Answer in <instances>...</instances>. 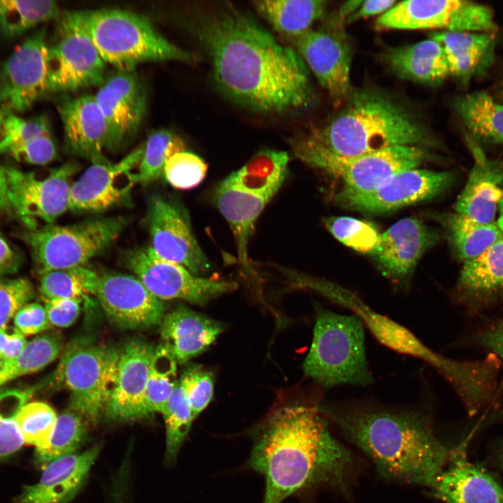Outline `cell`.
I'll return each mask as SVG.
<instances>
[{
  "instance_id": "obj_42",
  "label": "cell",
  "mask_w": 503,
  "mask_h": 503,
  "mask_svg": "<svg viewBox=\"0 0 503 503\" xmlns=\"http://www.w3.org/2000/svg\"><path fill=\"white\" fill-rule=\"evenodd\" d=\"M98 273L83 266L48 272L40 278V292L44 300L57 298L81 299L92 294Z\"/></svg>"
},
{
  "instance_id": "obj_21",
  "label": "cell",
  "mask_w": 503,
  "mask_h": 503,
  "mask_svg": "<svg viewBox=\"0 0 503 503\" xmlns=\"http://www.w3.org/2000/svg\"><path fill=\"white\" fill-rule=\"evenodd\" d=\"M144 152L139 147L116 163H94L72 184L69 208L75 212H99L122 202L136 184L133 167Z\"/></svg>"
},
{
  "instance_id": "obj_26",
  "label": "cell",
  "mask_w": 503,
  "mask_h": 503,
  "mask_svg": "<svg viewBox=\"0 0 503 503\" xmlns=\"http://www.w3.org/2000/svg\"><path fill=\"white\" fill-rule=\"evenodd\" d=\"M465 139L473 166L455 202V211L481 223H495L503 196V161L487 156L480 145L467 135Z\"/></svg>"
},
{
  "instance_id": "obj_39",
  "label": "cell",
  "mask_w": 503,
  "mask_h": 503,
  "mask_svg": "<svg viewBox=\"0 0 503 503\" xmlns=\"http://www.w3.org/2000/svg\"><path fill=\"white\" fill-rule=\"evenodd\" d=\"M50 135H52L51 123L46 115L24 118L17 114L4 112L0 131V154H7L15 159L41 138Z\"/></svg>"
},
{
  "instance_id": "obj_60",
  "label": "cell",
  "mask_w": 503,
  "mask_h": 503,
  "mask_svg": "<svg viewBox=\"0 0 503 503\" xmlns=\"http://www.w3.org/2000/svg\"><path fill=\"white\" fill-rule=\"evenodd\" d=\"M497 461L503 472V442L500 443L497 450Z\"/></svg>"
},
{
  "instance_id": "obj_9",
  "label": "cell",
  "mask_w": 503,
  "mask_h": 503,
  "mask_svg": "<svg viewBox=\"0 0 503 503\" xmlns=\"http://www.w3.org/2000/svg\"><path fill=\"white\" fill-rule=\"evenodd\" d=\"M127 224L122 217H99L67 226L29 229L27 242L38 275L83 266L104 251Z\"/></svg>"
},
{
  "instance_id": "obj_18",
  "label": "cell",
  "mask_w": 503,
  "mask_h": 503,
  "mask_svg": "<svg viewBox=\"0 0 503 503\" xmlns=\"http://www.w3.org/2000/svg\"><path fill=\"white\" fill-rule=\"evenodd\" d=\"M453 179L452 172L412 168L395 173L369 191L342 189L335 201L347 209L384 213L435 197L447 189Z\"/></svg>"
},
{
  "instance_id": "obj_22",
  "label": "cell",
  "mask_w": 503,
  "mask_h": 503,
  "mask_svg": "<svg viewBox=\"0 0 503 503\" xmlns=\"http://www.w3.org/2000/svg\"><path fill=\"white\" fill-rule=\"evenodd\" d=\"M94 96L108 125L109 150L117 149L136 134L143 122L145 88L133 71H118L104 81Z\"/></svg>"
},
{
  "instance_id": "obj_2",
  "label": "cell",
  "mask_w": 503,
  "mask_h": 503,
  "mask_svg": "<svg viewBox=\"0 0 503 503\" xmlns=\"http://www.w3.org/2000/svg\"><path fill=\"white\" fill-rule=\"evenodd\" d=\"M321 414L319 407L285 406L254 430L247 465L265 477L263 503H282L317 484H344L351 455L331 435Z\"/></svg>"
},
{
  "instance_id": "obj_38",
  "label": "cell",
  "mask_w": 503,
  "mask_h": 503,
  "mask_svg": "<svg viewBox=\"0 0 503 503\" xmlns=\"http://www.w3.org/2000/svg\"><path fill=\"white\" fill-rule=\"evenodd\" d=\"M63 341L57 333L35 337L17 358L4 363L0 369V387L20 376L38 372L53 362L60 354Z\"/></svg>"
},
{
  "instance_id": "obj_29",
  "label": "cell",
  "mask_w": 503,
  "mask_h": 503,
  "mask_svg": "<svg viewBox=\"0 0 503 503\" xmlns=\"http://www.w3.org/2000/svg\"><path fill=\"white\" fill-rule=\"evenodd\" d=\"M224 330V325L187 307L166 314L160 323L163 345L177 363L201 354Z\"/></svg>"
},
{
  "instance_id": "obj_16",
  "label": "cell",
  "mask_w": 503,
  "mask_h": 503,
  "mask_svg": "<svg viewBox=\"0 0 503 503\" xmlns=\"http://www.w3.org/2000/svg\"><path fill=\"white\" fill-rule=\"evenodd\" d=\"M45 36L36 31L0 63V110L18 114L50 93Z\"/></svg>"
},
{
  "instance_id": "obj_1",
  "label": "cell",
  "mask_w": 503,
  "mask_h": 503,
  "mask_svg": "<svg viewBox=\"0 0 503 503\" xmlns=\"http://www.w3.org/2000/svg\"><path fill=\"white\" fill-rule=\"evenodd\" d=\"M197 35L214 82L235 103L261 114L304 109L314 100L308 68L253 17L227 4L207 9Z\"/></svg>"
},
{
  "instance_id": "obj_11",
  "label": "cell",
  "mask_w": 503,
  "mask_h": 503,
  "mask_svg": "<svg viewBox=\"0 0 503 503\" xmlns=\"http://www.w3.org/2000/svg\"><path fill=\"white\" fill-rule=\"evenodd\" d=\"M58 17L56 40L48 46L50 92L102 85L106 64L85 28L80 11L64 12Z\"/></svg>"
},
{
  "instance_id": "obj_15",
  "label": "cell",
  "mask_w": 503,
  "mask_h": 503,
  "mask_svg": "<svg viewBox=\"0 0 503 503\" xmlns=\"http://www.w3.org/2000/svg\"><path fill=\"white\" fill-rule=\"evenodd\" d=\"M338 304L358 316L365 327L383 345L429 364L453 386L455 391L463 390L471 382L474 374L472 362L453 360L433 351L409 329L373 310L349 291L340 297Z\"/></svg>"
},
{
  "instance_id": "obj_14",
  "label": "cell",
  "mask_w": 503,
  "mask_h": 503,
  "mask_svg": "<svg viewBox=\"0 0 503 503\" xmlns=\"http://www.w3.org/2000/svg\"><path fill=\"white\" fill-rule=\"evenodd\" d=\"M78 168L73 162L45 172L5 168L11 210L29 229L39 220L53 223L69 208L71 179Z\"/></svg>"
},
{
  "instance_id": "obj_57",
  "label": "cell",
  "mask_w": 503,
  "mask_h": 503,
  "mask_svg": "<svg viewBox=\"0 0 503 503\" xmlns=\"http://www.w3.org/2000/svg\"><path fill=\"white\" fill-rule=\"evenodd\" d=\"M363 1L351 0L346 1L340 8L337 17L342 21L353 15L360 6Z\"/></svg>"
},
{
  "instance_id": "obj_30",
  "label": "cell",
  "mask_w": 503,
  "mask_h": 503,
  "mask_svg": "<svg viewBox=\"0 0 503 503\" xmlns=\"http://www.w3.org/2000/svg\"><path fill=\"white\" fill-rule=\"evenodd\" d=\"M430 38L441 45L451 75L463 85L485 75L494 63L495 33L441 31L432 33Z\"/></svg>"
},
{
  "instance_id": "obj_58",
  "label": "cell",
  "mask_w": 503,
  "mask_h": 503,
  "mask_svg": "<svg viewBox=\"0 0 503 503\" xmlns=\"http://www.w3.org/2000/svg\"><path fill=\"white\" fill-rule=\"evenodd\" d=\"M496 224L503 235V196L499 204L498 216Z\"/></svg>"
},
{
  "instance_id": "obj_31",
  "label": "cell",
  "mask_w": 503,
  "mask_h": 503,
  "mask_svg": "<svg viewBox=\"0 0 503 503\" xmlns=\"http://www.w3.org/2000/svg\"><path fill=\"white\" fill-rule=\"evenodd\" d=\"M456 291L460 301L472 311L503 293V235L479 255L464 262Z\"/></svg>"
},
{
  "instance_id": "obj_56",
  "label": "cell",
  "mask_w": 503,
  "mask_h": 503,
  "mask_svg": "<svg viewBox=\"0 0 503 503\" xmlns=\"http://www.w3.org/2000/svg\"><path fill=\"white\" fill-rule=\"evenodd\" d=\"M11 210L8 196L6 168L0 166V212Z\"/></svg>"
},
{
  "instance_id": "obj_7",
  "label": "cell",
  "mask_w": 503,
  "mask_h": 503,
  "mask_svg": "<svg viewBox=\"0 0 503 503\" xmlns=\"http://www.w3.org/2000/svg\"><path fill=\"white\" fill-rule=\"evenodd\" d=\"M101 58L118 71L139 64L169 60L195 62L198 57L163 37L146 17L119 8L80 10Z\"/></svg>"
},
{
  "instance_id": "obj_6",
  "label": "cell",
  "mask_w": 503,
  "mask_h": 503,
  "mask_svg": "<svg viewBox=\"0 0 503 503\" xmlns=\"http://www.w3.org/2000/svg\"><path fill=\"white\" fill-rule=\"evenodd\" d=\"M302 368L306 376L326 389L371 384L374 379L367 360L361 319L317 304L312 342Z\"/></svg>"
},
{
  "instance_id": "obj_27",
  "label": "cell",
  "mask_w": 503,
  "mask_h": 503,
  "mask_svg": "<svg viewBox=\"0 0 503 503\" xmlns=\"http://www.w3.org/2000/svg\"><path fill=\"white\" fill-rule=\"evenodd\" d=\"M437 240V234L421 220L407 217L381 234L379 244L371 254L386 276L402 281Z\"/></svg>"
},
{
  "instance_id": "obj_10",
  "label": "cell",
  "mask_w": 503,
  "mask_h": 503,
  "mask_svg": "<svg viewBox=\"0 0 503 503\" xmlns=\"http://www.w3.org/2000/svg\"><path fill=\"white\" fill-rule=\"evenodd\" d=\"M296 158L308 166L342 180L343 189L365 192L395 173L420 166L428 154L423 147L395 146L376 152L344 156L302 140H289Z\"/></svg>"
},
{
  "instance_id": "obj_19",
  "label": "cell",
  "mask_w": 503,
  "mask_h": 503,
  "mask_svg": "<svg viewBox=\"0 0 503 503\" xmlns=\"http://www.w3.org/2000/svg\"><path fill=\"white\" fill-rule=\"evenodd\" d=\"M147 224L150 247L159 256L184 266L196 275L210 270V262L182 207L159 196H152L148 202Z\"/></svg>"
},
{
  "instance_id": "obj_32",
  "label": "cell",
  "mask_w": 503,
  "mask_h": 503,
  "mask_svg": "<svg viewBox=\"0 0 503 503\" xmlns=\"http://www.w3.org/2000/svg\"><path fill=\"white\" fill-rule=\"evenodd\" d=\"M384 61L398 77L418 83L437 85L451 75L441 45L429 38L416 43L386 49Z\"/></svg>"
},
{
  "instance_id": "obj_13",
  "label": "cell",
  "mask_w": 503,
  "mask_h": 503,
  "mask_svg": "<svg viewBox=\"0 0 503 503\" xmlns=\"http://www.w3.org/2000/svg\"><path fill=\"white\" fill-rule=\"evenodd\" d=\"M124 263L150 292L163 301L179 299L203 306L238 287L234 281L196 275L161 257L150 247L129 252Z\"/></svg>"
},
{
  "instance_id": "obj_4",
  "label": "cell",
  "mask_w": 503,
  "mask_h": 503,
  "mask_svg": "<svg viewBox=\"0 0 503 503\" xmlns=\"http://www.w3.org/2000/svg\"><path fill=\"white\" fill-rule=\"evenodd\" d=\"M323 127L297 136L334 154L354 156L395 146L431 145L429 129L411 110L374 89H352Z\"/></svg>"
},
{
  "instance_id": "obj_34",
  "label": "cell",
  "mask_w": 503,
  "mask_h": 503,
  "mask_svg": "<svg viewBox=\"0 0 503 503\" xmlns=\"http://www.w3.org/2000/svg\"><path fill=\"white\" fill-rule=\"evenodd\" d=\"M327 3L323 0H264L255 1L253 6L277 32L295 40L323 17Z\"/></svg>"
},
{
  "instance_id": "obj_41",
  "label": "cell",
  "mask_w": 503,
  "mask_h": 503,
  "mask_svg": "<svg viewBox=\"0 0 503 503\" xmlns=\"http://www.w3.org/2000/svg\"><path fill=\"white\" fill-rule=\"evenodd\" d=\"M177 361L163 344L156 347L145 388V404L150 415L161 414L178 380Z\"/></svg>"
},
{
  "instance_id": "obj_55",
  "label": "cell",
  "mask_w": 503,
  "mask_h": 503,
  "mask_svg": "<svg viewBox=\"0 0 503 503\" xmlns=\"http://www.w3.org/2000/svg\"><path fill=\"white\" fill-rule=\"evenodd\" d=\"M21 265V258L0 235V275L16 272Z\"/></svg>"
},
{
  "instance_id": "obj_37",
  "label": "cell",
  "mask_w": 503,
  "mask_h": 503,
  "mask_svg": "<svg viewBox=\"0 0 503 503\" xmlns=\"http://www.w3.org/2000/svg\"><path fill=\"white\" fill-rule=\"evenodd\" d=\"M60 14L54 1L0 0V34L7 38L18 37Z\"/></svg>"
},
{
  "instance_id": "obj_45",
  "label": "cell",
  "mask_w": 503,
  "mask_h": 503,
  "mask_svg": "<svg viewBox=\"0 0 503 503\" xmlns=\"http://www.w3.org/2000/svg\"><path fill=\"white\" fill-rule=\"evenodd\" d=\"M54 409L44 402H27L17 416V423L24 443L35 450L45 448L54 430L57 418Z\"/></svg>"
},
{
  "instance_id": "obj_28",
  "label": "cell",
  "mask_w": 503,
  "mask_h": 503,
  "mask_svg": "<svg viewBox=\"0 0 503 503\" xmlns=\"http://www.w3.org/2000/svg\"><path fill=\"white\" fill-rule=\"evenodd\" d=\"M99 451L100 446L94 445L50 462L39 481L23 487L13 503H68L86 483Z\"/></svg>"
},
{
  "instance_id": "obj_46",
  "label": "cell",
  "mask_w": 503,
  "mask_h": 503,
  "mask_svg": "<svg viewBox=\"0 0 503 503\" xmlns=\"http://www.w3.org/2000/svg\"><path fill=\"white\" fill-rule=\"evenodd\" d=\"M324 224L340 242L362 253L372 254L377 247L381 233L372 224L350 217L325 219Z\"/></svg>"
},
{
  "instance_id": "obj_40",
  "label": "cell",
  "mask_w": 503,
  "mask_h": 503,
  "mask_svg": "<svg viewBox=\"0 0 503 503\" xmlns=\"http://www.w3.org/2000/svg\"><path fill=\"white\" fill-rule=\"evenodd\" d=\"M185 150L182 139L168 129L156 130L148 136L138 170L134 173L136 184H147L163 176L167 161Z\"/></svg>"
},
{
  "instance_id": "obj_49",
  "label": "cell",
  "mask_w": 503,
  "mask_h": 503,
  "mask_svg": "<svg viewBox=\"0 0 503 503\" xmlns=\"http://www.w3.org/2000/svg\"><path fill=\"white\" fill-rule=\"evenodd\" d=\"M34 296L33 285L25 278L0 279V329L8 326L17 312Z\"/></svg>"
},
{
  "instance_id": "obj_20",
  "label": "cell",
  "mask_w": 503,
  "mask_h": 503,
  "mask_svg": "<svg viewBox=\"0 0 503 503\" xmlns=\"http://www.w3.org/2000/svg\"><path fill=\"white\" fill-rule=\"evenodd\" d=\"M92 295L97 298L111 322L121 328H149L160 325L165 315L163 300L134 276L99 274Z\"/></svg>"
},
{
  "instance_id": "obj_23",
  "label": "cell",
  "mask_w": 503,
  "mask_h": 503,
  "mask_svg": "<svg viewBox=\"0 0 503 503\" xmlns=\"http://www.w3.org/2000/svg\"><path fill=\"white\" fill-rule=\"evenodd\" d=\"M155 348L133 339L119 349L116 384L105 411L108 418L128 422L150 416L145 396Z\"/></svg>"
},
{
  "instance_id": "obj_25",
  "label": "cell",
  "mask_w": 503,
  "mask_h": 503,
  "mask_svg": "<svg viewBox=\"0 0 503 503\" xmlns=\"http://www.w3.org/2000/svg\"><path fill=\"white\" fill-rule=\"evenodd\" d=\"M57 110L66 150L92 163L107 161L103 151L110 147L109 131L94 95L61 99Z\"/></svg>"
},
{
  "instance_id": "obj_5",
  "label": "cell",
  "mask_w": 503,
  "mask_h": 503,
  "mask_svg": "<svg viewBox=\"0 0 503 503\" xmlns=\"http://www.w3.org/2000/svg\"><path fill=\"white\" fill-rule=\"evenodd\" d=\"M289 161L286 152L261 151L214 189V202L229 224L246 272H253L248 246L256 221L285 181Z\"/></svg>"
},
{
  "instance_id": "obj_54",
  "label": "cell",
  "mask_w": 503,
  "mask_h": 503,
  "mask_svg": "<svg viewBox=\"0 0 503 503\" xmlns=\"http://www.w3.org/2000/svg\"><path fill=\"white\" fill-rule=\"evenodd\" d=\"M398 1L395 0H367L363 1L359 8L346 20L347 22H351L360 19L382 15Z\"/></svg>"
},
{
  "instance_id": "obj_35",
  "label": "cell",
  "mask_w": 503,
  "mask_h": 503,
  "mask_svg": "<svg viewBox=\"0 0 503 503\" xmlns=\"http://www.w3.org/2000/svg\"><path fill=\"white\" fill-rule=\"evenodd\" d=\"M446 225L453 248L464 262L479 255L503 235L496 222L483 224L457 212L447 217Z\"/></svg>"
},
{
  "instance_id": "obj_12",
  "label": "cell",
  "mask_w": 503,
  "mask_h": 503,
  "mask_svg": "<svg viewBox=\"0 0 503 503\" xmlns=\"http://www.w3.org/2000/svg\"><path fill=\"white\" fill-rule=\"evenodd\" d=\"M379 29H440L455 32L495 33L493 10L466 0H407L397 2L376 20Z\"/></svg>"
},
{
  "instance_id": "obj_24",
  "label": "cell",
  "mask_w": 503,
  "mask_h": 503,
  "mask_svg": "<svg viewBox=\"0 0 503 503\" xmlns=\"http://www.w3.org/2000/svg\"><path fill=\"white\" fill-rule=\"evenodd\" d=\"M467 440L451 449L449 460L430 488L446 503H503V488L481 467L467 460Z\"/></svg>"
},
{
  "instance_id": "obj_17",
  "label": "cell",
  "mask_w": 503,
  "mask_h": 503,
  "mask_svg": "<svg viewBox=\"0 0 503 503\" xmlns=\"http://www.w3.org/2000/svg\"><path fill=\"white\" fill-rule=\"evenodd\" d=\"M342 23L335 16L295 39L297 52L335 104H343L352 91V46Z\"/></svg>"
},
{
  "instance_id": "obj_53",
  "label": "cell",
  "mask_w": 503,
  "mask_h": 503,
  "mask_svg": "<svg viewBox=\"0 0 503 503\" xmlns=\"http://www.w3.org/2000/svg\"><path fill=\"white\" fill-rule=\"evenodd\" d=\"M474 340L503 360V320L476 335Z\"/></svg>"
},
{
  "instance_id": "obj_50",
  "label": "cell",
  "mask_w": 503,
  "mask_h": 503,
  "mask_svg": "<svg viewBox=\"0 0 503 503\" xmlns=\"http://www.w3.org/2000/svg\"><path fill=\"white\" fill-rule=\"evenodd\" d=\"M14 326L26 335H36L51 328L45 307L38 303H27L13 317Z\"/></svg>"
},
{
  "instance_id": "obj_47",
  "label": "cell",
  "mask_w": 503,
  "mask_h": 503,
  "mask_svg": "<svg viewBox=\"0 0 503 503\" xmlns=\"http://www.w3.org/2000/svg\"><path fill=\"white\" fill-rule=\"evenodd\" d=\"M207 170V164L203 159L184 150L167 161L163 176L172 187L187 190L198 186L205 178Z\"/></svg>"
},
{
  "instance_id": "obj_33",
  "label": "cell",
  "mask_w": 503,
  "mask_h": 503,
  "mask_svg": "<svg viewBox=\"0 0 503 503\" xmlns=\"http://www.w3.org/2000/svg\"><path fill=\"white\" fill-rule=\"evenodd\" d=\"M454 108L466 134L476 143L503 145V103L493 95L483 91L468 93L457 99Z\"/></svg>"
},
{
  "instance_id": "obj_51",
  "label": "cell",
  "mask_w": 503,
  "mask_h": 503,
  "mask_svg": "<svg viewBox=\"0 0 503 503\" xmlns=\"http://www.w3.org/2000/svg\"><path fill=\"white\" fill-rule=\"evenodd\" d=\"M44 301L46 314L52 326L69 327L80 314L81 299L57 298Z\"/></svg>"
},
{
  "instance_id": "obj_36",
  "label": "cell",
  "mask_w": 503,
  "mask_h": 503,
  "mask_svg": "<svg viewBox=\"0 0 503 503\" xmlns=\"http://www.w3.org/2000/svg\"><path fill=\"white\" fill-rule=\"evenodd\" d=\"M89 423L76 411L68 407L57 416L54 430L46 446L35 450L39 466L45 467L61 457L76 453L87 438Z\"/></svg>"
},
{
  "instance_id": "obj_44",
  "label": "cell",
  "mask_w": 503,
  "mask_h": 503,
  "mask_svg": "<svg viewBox=\"0 0 503 503\" xmlns=\"http://www.w3.org/2000/svg\"><path fill=\"white\" fill-rule=\"evenodd\" d=\"M161 414L166 427L165 460L171 464L176 460L194 419L179 380Z\"/></svg>"
},
{
  "instance_id": "obj_61",
  "label": "cell",
  "mask_w": 503,
  "mask_h": 503,
  "mask_svg": "<svg viewBox=\"0 0 503 503\" xmlns=\"http://www.w3.org/2000/svg\"><path fill=\"white\" fill-rule=\"evenodd\" d=\"M4 362L0 358V369L3 366Z\"/></svg>"
},
{
  "instance_id": "obj_48",
  "label": "cell",
  "mask_w": 503,
  "mask_h": 503,
  "mask_svg": "<svg viewBox=\"0 0 503 503\" xmlns=\"http://www.w3.org/2000/svg\"><path fill=\"white\" fill-rule=\"evenodd\" d=\"M195 419L210 404L214 393L212 373L198 365H189L180 379Z\"/></svg>"
},
{
  "instance_id": "obj_8",
  "label": "cell",
  "mask_w": 503,
  "mask_h": 503,
  "mask_svg": "<svg viewBox=\"0 0 503 503\" xmlns=\"http://www.w3.org/2000/svg\"><path fill=\"white\" fill-rule=\"evenodd\" d=\"M119 349L87 340L70 342L50 380L71 393L68 405L89 423L105 414L115 388Z\"/></svg>"
},
{
  "instance_id": "obj_3",
  "label": "cell",
  "mask_w": 503,
  "mask_h": 503,
  "mask_svg": "<svg viewBox=\"0 0 503 503\" xmlns=\"http://www.w3.org/2000/svg\"><path fill=\"white\" fill-rule=\"evenodd\" d=\"M319 408L388 479L430 488L447 464L451 449L420 411L360 400Z\"/></svg>"
},
{
  "instance_id": "obj_43",
  "label": "cell",
  "mask_w": 503,
  "mask_h": 503,
  "mask_svg": "<svg viewBox=\"0 0 503 503\" xmlns=\"http://www.w3.org/2000/svg\"><path fill=\"white\" fill-rule=\"evenodd\" d=\"M40 384L27 388L0 389V459L17 451L24 442L17 423V416Z\"/></svg>"
},
{
  "instance_id": "obj_52",
  "label": "cell",
  "mask_w": 503,
  "mask_h": 503,
  "mask_svg": "<svg viewBox=\"0 0 503 503\" xmlns=\"http://www.w3.org/2000/svg\"><path fill=\"white\" fill-rule=\"evenodd\" d=\"M27 343L25 335L15 326L8 325L0 329V358L4 363L14 360Z\"/></svg>"
},
{
  "instance_id": "obj_59",
  "label": "cell",
  "mask_w": 503,
  "mask_h": 503,
  "mask_svg": "<svg viewBox=\"0 0 503 503\" xmlns=\"http://www.w3.org/2000/svg\"><path fill=\"white\" fill-rule=\"evenodd\" d=\"M497 101L503 103V80L499 85L495 93V96H493Z\"/></svg>"
}]
</instances>
